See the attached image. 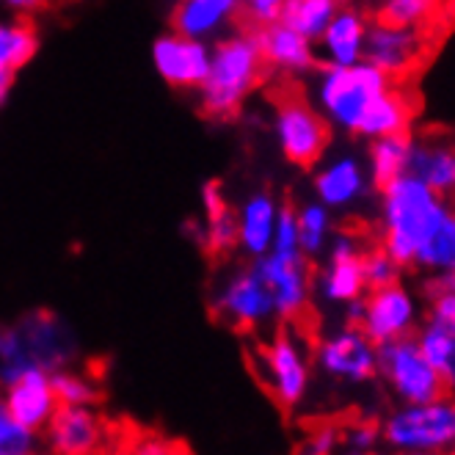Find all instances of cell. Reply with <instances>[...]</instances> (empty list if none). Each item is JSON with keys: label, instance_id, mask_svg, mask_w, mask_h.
I'll return each mask as SVG.
<instances>
[{"label": "cell", "instance_id": "52a82bcc", "mask_svg": "<svg viewBox=\"0 0 455 455\" xmlns=\"http://www.w3.org/2000/svg\"><path fill=\"white\" fill-rule=\"evenodd\" d=\"M259 381L282 409H296L309 392L312 370L304 345L282 329L259 347Z\"/></svg>", "mask_w": 455, "mask_h": 455}, {"label": "cell", "instance_id": "836d02e7", "mask_svg": "<svg viewBox=\"0 0 455 455\" xmlns=\"http://www.w3.org/2000/svg\"><path fill=\"white\" fill-rule=\"evenodd\" d=\"M271 254H279V257H304L301 254V243H299V219H296V210L287 207V204H282V210H279Z\"/></svg>", "mask_w": 455, "mask_h": 455}, {"label": "cell", "instance_id": "ee69618b", "mask_svg": "<svg viewBox=\"0 0 455 455\" xmlns=\"http://www.w3.org/2000/svg\"><path fill=\"white\" fill-rule=\"evenodd\" d=\"M12 12H28V9H36V4H31V0H14V4H9Z\"/></svg>", "mask_w": 455, "mask_h": 455}, {"label": "cell", "instance_id": "603a6c76", "mask_svg": "<svg viewBox=\"0 0 455 455\" xmlns=\"http://www.w3.org/2000/svg\"><path fill=\"white\" fill-rule=\"evenodd\" d=\"M262 61L274 69L290 72V75H307L317 67V50L312 42L301 39L299 34H292L284 28L282 22L271 25L265 31H254Z\"/></svg>", "mask_w": 455, "mask_h": 455}, {"label": "cell", "instance_id": "7c38bea8", "mask_svg": "<svg viewBox=\"0 0 455 455\" xmlns=\"http://www.w3.org/2000/svg\"><path fill=\"white\" fill-rule=\"evenodd\" d=\"M414 342L419 345L427 364L439 372L444 389L455 392V292L452 290H434L427 317L425 323H419Z\"/></svg>", "mask_w": 455, "mask_h": 455}, {"label": "cell", "instance_id": "8992f818", "mask_svg": "<svg viewBox=\"0 0 455 455\" xmlns=\"http://www.w3.org/2000/svg\"><path fill=\"white\" fill-rule=\"evenodd\" d=\"M379 376L400 400V406L431 403V400L444 397V384L439 372L427 364L414 337L387 342L379 347Z\"/></svg>", "mask_w": 455, "mask_h": 455}, {"label": "cell", "instance_id": "9c48e42d", "mask_svg": "<svg viewBox=\"0 0 455 455\" xmlns=\"http://www.w3.org/2000/svg\"><path fill=\"white\" fill-rule=\"evenodd\" d=\"M417 329H419V301L409 287L397 282L384 290H370L364 296V315L359 331L376 347L414 337Z\"/></svg>", "mask_w": 455, "mask_h": 455}, {"label": "cell", "instance_id": "5bb4252c", "mask_svg": "<svg viewBox=\"0 0 455 455\" xmlns=\"http://www.w3.org/2000/svg\"><path fill=\"white\" fill-rule=\"evenodd\" d=\"M212 47L174 31L152 42V67L174 89H199L210 72Z\"/></svg>", "mask_w": 455, "mask_h": 455}, {"label": "cell", "instance_id": "e0dca14e", "mask_svg": "<svg viewBox=\"0 0 455 455\" xmlns=\"http://www.w3.org/2000/svg\"><path fill=\"white\" fill-rule=\"evenodd\" d=\"M422 36L419 31H406L395 28L387 22H370L367 31V44H364V64L376 67L387 77H400L417 67L422 59Z\"/></svg>", "mask_w": 455, "mask_h": 455}, {"label": "cell", "instance_id": "6da1fadb", "mask_svg": "<svg viewBox=\"0 0 455 455\" xmlns=\"http://www.w3.org/2000/svg\"><path fill=\"white\" fill-rule=\"evenodd\" d=\"M317 114L347 136L379 141L409 136L414 108L409 97L370 64L323 67L315 77Z\"/></svg>", "mask_w": 455, "mask_h": 455}, {"label": "cell", "instance_id": "f6af8a7d", "mask_svg": "<svg viewBox=\"0 0 455 455\" xmlns=\"http://www.w3.org/2000/svg\"><path fill=\"white\" fill-rule=\"evenodd\" d=\"M100 455H130V452H119V450H116V452H100Z\"/></svg>", "mask_w": 455, "mask_h": 455}, {"label": "cell", "instance_id": "5b68a950", "mask_svg": "<svg viewBox=\"0 0 455 455\" xmlns=\"http://www.w3.org/2000/svg\"><path fill=\"white\" fill-rule=\"evenodd\" d=\"M379 431L392 452L455 455V400L439 397L431 403L397 406Z\"/></svg>", "mask_w": 455, "mask_h": 455}, {"label": "cell", "instance_id": "3957f363", "mask_svg": "<svg viewBox=\"0 0 455 455\" xmlns=\"http://www.w3.org/2000/svg\"><path fill=\"white\" fill-rule=\"evenodd\" d=\"M77 356L72 329L52 312H28L12 326H0V389H9L25 372H59Z\"/></svg>", "mask_w": 455, "mask_h": 455}, {"label": "cell", "instance_id": "d4e9b609", "mask_svg": "<svg viewBox=\"0 0 455 455\" xmlns=\"http://www.w3.org/2000/svg\"><path fill=\"white\" fill-rule=\"evenodd\" d=\"M337 9L339 6L334 0H284L279 22L292 34H299L301 39L317 44V39L329 28Z\"/></svg>", "mask_w": 455, "mask_h": 455}, {"label": "cell", "instance_id": "ba28073f", "mask_svg": "<svg viewBox=\"0 0 455 455\" xmlns=\"http://www.w3.org/2000/svg\"><path fill=\"white\" fill-rule=\"evenodd\" d=\"M274 132H276L282 155L292 166H301V169L320 164V157L326 155V147L331 139L326 119L301 97H284L276 102Z\"/></svg>", "mask_w": 455, "mask_h": 455}, {"label": "cell", "instance_id": "d590c367", "mask_svg": "<svg viewBox=\"0 0 455 455\" xmlns=\"http://www.w3.org/2000/svg\"><path fill=\"white\" fill-rule=\"evenodd\" d=\"M379 442H381L379 427L370 425V422H359V425H351L342 434L339 447H345L347 455H372L379 450Z\"/></svg>", "mask_w": 455, "mask_h": 455}, {"label": "cell", "instance_id": "f1b7e54d", "mask_svg": "<svg viewBox=\"0 0 455 455\" xmlns=\"http://www.w3.org/2000/svg\"><path fill=\"white\" fill-rule=\"evenodd\" d=\"M414 265L422 267L425 274H434L436 282L452 274V267H455V212H450V219L442 224V229L419 249Z\"/></svg>", "mask_w": 455, "mask_h": 455}, {"label": "cell", "instance_id": "484cf974", "mask_svg": "<svg viewBox=\"0 0 455 455\" xmlns=\"http://www.w3.org/2000/svg\"><path fill=\"white\" fill-rule=\"evenodd\" d=\"M409 152H411V139L409 136H392V139H379L370 141L367 147V174L370 182L384 188L392 180L403 177L409 169Z\"/></svg>", "mask_w": 455, "mask_h": 455}, {"label": "cell", "instance_id": "bcb514c9", "mask_svg": "<svg viewBox=\"0 0 455 455\" xmlns=\"http://www.w3.org/2000/svg\"><path fill=\"white\" fill-rule=\"evenodd\" d=\"M392 455H417V452H392Z\"/></svg>", "mask_w": 455, "mask_h": 455}, {"label": "cell", "instance_id": "f546056e", "mask_svg": "<svg viewBox=\"0 0 455 455\" xmlns=\"http://www.w3.org/2000/svg\"><path fill=\"white\" fill-rule=\"evenodd\" d=\"M52 395L64 409H92L100 400V387L86 376H77L72 370H59L50 376Z\"/></svg>", "mask_w": 455, "mask_h": 455}, {"label": "cell", "instance_id": "e575fe53", "mask_svg": "<svg viewBox=\"0 0 455 455\" xmlns=\"http://www.w3.org/2000/svg\"><path fill=\"white\" fill-rule=\"evenodd\" d=\"M202 243H204L210 251H229V249L237 246V221H235V212H232V210L221 212L219 219L204 221Z\"/></svg>", "mask_w": 455, "mask_h": 455}, {"label": "cell", "instance_id": "ffe728a7", "mask_svg": "<svg viewBox=\"0 0 455 455\" xmlns=\"http://www.w3.org/2000/svg\"><path fill=\"white\" fill-rule=\"evenodd\" d=\"M0 397H4L9 414L22 427H28L31 434L44 431L52 414L59 411V400L50 387V372H42V370L25 372L20 381H14L9 389H4Z\"/></svg>", "mask_w": 455, "mask_h": 455}, {"label": "cell", "instance_id": "ab89813d", "mask_svg": "<svg viewBox=\"0 0 455 455\" xmlns=\"http://www.w3.org/2000/svg\"><path fill=\"white\" fill-rule=\"evenodd\" d=\"M130 455H180L177 444L160 436H144L136 447L130 450Z\"/></svg>", "mask_w": 455, "mask_h": 455}, {"label": "cell", "instance_id": "4fadbf2b", "mask_svg": "<svg viewBox=\"0 0 455 455\" xmlns=\"http://www.w3.org/2000/svg\"><path fill=\"white\" fill-rule=\"evenodd\" d=\"M212 309H216L224 323L237 329H257L276 317L271 292H267V287L259 282L251 267L235 271L219 287L216 299H212Z\"/></svg>", "mask_w": 455, "mask_h": 455}, {"label": "cell", "instance_id": "1f68e13d", "mask_svg": "<svg viewBox=\"0 0 455 455\" xmlns=\"http://www.w3.org/2000/svg\"><path fill=\"white\" fill-rule=\"evenodd\" d=\"M36 452V434L22 427L6 409L0 397V455H34Z\"/></svg>", "mask_w": 455, "mask_h": 455}, {"label": "cell", "instance_id": "b9f144b4", "mask_svg": "<svg viewBox=\"0 0 455 455\" xmlns=\"http://www.w3.org/2000/svg\"><path fill=\"white\" fill-rule=\"evenodd\" d=\"M12 86H14V75H12L9 69H4V67H0V105L6 102V97H9Z\"/></svg>", "mask_w": 455, "mask_h": 455}, {"label": "cell", "instance_id": "7bdbcfd3", "mask_svg": "<svg viewBox=\"0 0 455 455\" xmlns=\"http://www.w3.org/2000/svg\"><path fill=\"white\" fill-rule=\"evenodd\" d=\"M436 290H452V292H455V267H452V274H450V276H444V279L436 282Z\"/></svg>", "mask_w": 455, "mask_h": 455}, {"label": "cell", "instance_id": "7a4b0ae2", "mask_svg": "<svg viewBox=\"0 0 455 455\" xmlns=\"http://www.w3.org/2000/svg\"><path fill=\"white\" fill-rule=\"evenodd\" d=\"M381 251L403 271L414 265L419 249L450 219L447 199L436 196L414 177L403 174L381 188Z\"/></svg>", "mask_w": 455, "mask_h": 455}, {"label": "cell", "instance_id": "ac0fdd59", "mask_svg": "<svg viewBox=\"0 0 455 455\" xmlns=\"http://www.w3.org/2000/svg\"><path fill=\"white\" fill-rule=\"evenodd\" d=\"M50 455H100L105 447V425L94 409H64L44 427Z\"/></svg>", "mask_w": 455, "mask_h": 455}, {"label": "cell", "instance_id": "cb8c5ba5", "mask_svg": "<svg viewBox=\"0 0 455 455\" xmlns=\"http://www.w3.org/2000/svg\"><path fill=\"white\" fill-rule=\"evenodd\" d=\"M240 14L237 0H182L172 12L174 34L196 42L212 39Z\"/></svg>", "mask_w": 455, "mask_h": 455}, {"label": "cell", "instance_id": "44dd1931", "mask_svg": "<svg viewBox=\"0 0 455 455\" xmlns=\"http://www.w3.org/2000/svg\"><path fill=\"white\" fill-rule=\"evenodd\" d=\"M279 210H282V204L276 202L274 194L257 191L243 204H240V210L235 212L237 246L243 249L251 259H259L265 254H271Z\"/></svg>", "mask_w": 455, "mask_h": 455}, {"label": "cell", "instance_id": "30bf717a", "mask_svg": "<svg viewBox=\"0 0 455 455\" xmlns=\"http://www.w3.org/2000/svg\"><path fill=\"white\" fill-rule=\"evenodd\" d=\"M315 362L342 384H367L379 376V347L354 326H342L320 339Z\"/></svg>", "mask_w": 455, "mask_h": 455}, {"label": "cell", "instance_id": "8d00e7d4", "mask_svg": "<svg viewBox=\"0 0 455 455\" xmlns=\"http://www.w3.org/2000/svg\"><path fill=\"white\" fill-rule=\"evenodd\" d=\"M240 17L254 25L257 31H265L282 20V0H249V4H240Z\"/></svg>", "mask_w": 455, "mask_h": 455}, {"label": "cell", "instance_id": "7402d4cb", "mask_svg": "<svg viewBox=\"0 0 455 455\" xmlns=\"http://www.w3.org/2000/svg\"><path fill=\"white\" fill-rule=\"evenodd\" d=\"M409 177L431 188L436 196L447 199L455 194V144L447 141H411L409 152Z\"/></svg>", "mask_w": 455, "mask_h": 455}, {"label": "cell", "instance_id": "d6a6232c", "mask_svg": "<svg viewBox=\"0 0 455 455\" xmlns=\"http://www.w3.org/2000/svg\"><path fill=\"white\" fill-rule=\"evenodd\" d=\"M362 274H364L367 290H384V287L397 284L400 267L381 249H372V251L362 254Z\"/></svg>", "mask_w": 455, "mask_h": 455}, {"label": "cell", "instance_id": "2e32d148", "mask_svg": "<svg viewBox=\"0 0 455 455\" xmlns=\"http://www.w3.org/2000/svg\"><path fill=\"white\" fill-rule=\"evenodd\" d=\"M372 188L364 160L342 152L326 160L315 174V196L326 210H347L359 204Z\"/></svg>", "mask_w": 455, "mask_h": 455}, {"label": "cell", "instance_id": "d6986e66", "mask_svg": "<svg viewBox=\"0 0 455 455\" xmlns=\"http://www.w3.org/2000/svg\"><path fill=\"white\" fill-rule=\"evenodd\" d=\"M370 17L354 6H339L329 28L317 39L315 50L323 67H356L364 61V44L370 31Z\"/></svg>", "mask_w": 455, "mask_h": 455}, {"label": "cell", "instance_id": "f35d334b", "mask_svg": "<svg viewBox=\"0 0 455 455\" xmlns=\"http://www.w3.org/2000/svg\"><path fill=\"white\" fill-rule=\"evenodd\" d=\"M202 210H204V221L219 219L221 212L229 210L227 202H224V194H221L219 182H204V188H202Z\"/></svg>", "mask_w": 455, "mask_h": 455}, {"label": "cell", "instance_id": "8fae6325", "mask_svg": "<svg viewBox=\"0 0 455 455\" xmlns=\"http://www.w3.org/2000/svg\"><path fill=\"white\" fill-rule=\"evenodd\" d=\"M251 271L267 287L274 299V312L279 320H296L309 307V267L304 257H279L265 254L251 262Z\"/></svg>", "mask_w": 455, "mask_h": 455}, {"label": "cell", "instance_id": "4316f807", "mask_svg": "<svg viewBox=\"0 0 455 455\" xmlns=\"http://www.w3.org/2000/svg\"><path fill=\"white\" fill-rule=\"evenodd\" d=\"M39 50V36L25 20H0V67L12 75L31 64Z\"/></svg>", "mask_w": 455, "mask_h": 455}, {"label": "cell", "instance_id": "4dcf8cb0", "mask_svg": "<svg viewBox=\"0 0 455 455\" xmlns=\"http://www.w3.org/2000/svg\"><path fill=\"white\" fill-rule=\"evenodd\" d=\"M434 14V6L427 0H387L379 6V22L395 25V28L417 31L422 22Z\"/></svg>", "mask_w": 455, "mask_h": 455}, {"label": "cell", "instance_id": "9a60e30c", "mask_svg": "<svg viewBox=\"0 0 455 455\" xmlns=\"http://www.w3.org/2000/svg\"><path fill=\"white\" fill-rule=\"evenodd\" d=\"M326 267L320 271V296L329 304H354L364 299V274H362V249L351 235H337L326 249Z\"/></svg>", "mask_w": 455, "mask_h": 455}, {"label": "cell", "instance_id": "277c9868", "mask_svg": "<svg viewBox=\"0 0 455 455\" xmlns=\"http://www.w3.org/2000/svg\"><path fill=\"white\" fill-rule=\"evenodd\" d=\"M265 61L251 31H240L212 47L210 72L199 86L202 111L210 119H232L257 89Z\"/></svg>", "mask_w": 455, "mask_h": 455}, {"label": "cell", "instance_id": "83f0119b", "mask_svg": "<svg viewBox=\"0 0 455 455\" xmlns=\"http://www.w3.org/2000/svg\"><path fill=\"white\" fill-rule=\"evenodd\" d=\"M299 243L304 257H320L331 243V210L320 202H307L296 210Z\"/></svg>", "mask_w": 455, "mask_h": 455}, {"label": "cell", "instance_id": "60d3db41", "mask_svg": "<svg viewBox=\"0 0 455 455\" xmlns=\"http://www.w3.org/2000/svg\"><path fill=\"white\" fill-rule=\"evenodd\" d=\"M362 315H364V299H359V301H354V304H347V307H345V320H347V326L359 329Z\"/></svg>", "mask_w": 455, "mask_h": 455}, {"label": "cell", "instance_id": "74e56055", "mask_svg": "<svg viewBox=\"0 0 455 455\" xmlns=\"http://www.w3.org/2000/svg\"><path fill=\"white\" fill-rule=\"evenodd\" d=\"M342 434L334 425H320L307 434V439L299 447V455H334L339 450Z\"/></svg>", "mask_w": 455, "mask_h": 455}]
</instances>
